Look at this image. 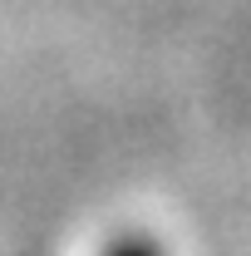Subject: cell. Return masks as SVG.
<instances>
[{
	"label": "cell",
	"instance_id": "cell-1",
	"mask_svg": "<svg viewBox=\"0 0 251 256\" xmlns=\"http://www.w3.org/2000/svg\"><path fill=\"white\" fill-rule=\"evenodd\" d=\"M124 256H148V252H143V246H133V252H124Z\"/></svg>",
	"mask_w": 251,
	"mask_h": 256
}]
</instances>
